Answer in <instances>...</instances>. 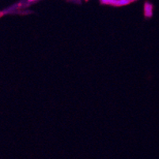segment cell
<instances>
[{"mask_svg": "<svg viewBox=\"0 0 159 159\" xmlns=\"http://www.w3.org/2000/svg\"><path fill=\"white\" fill-rule=\"evenodd\" d=\"M145 15L147 17H151L152 15V6L149 3L145 5Z\"/></svg>", "mask_w": 159, "mask_h": 159, "instance_id": "1", "label": "cell"}, {"mask_svg": "<svg viewBox=\"0 0 159 159\" xmlns=\"http://www.w3.org/2000/svg\"><path fill=\"white\" fill-rule=\"evenodd\" d=\"M30 1H33V0H30Z\"/></svg>", "mask_w": 159, "mask_h": 159, "instance_id": "2", "label": "cell"}]
</instances>
